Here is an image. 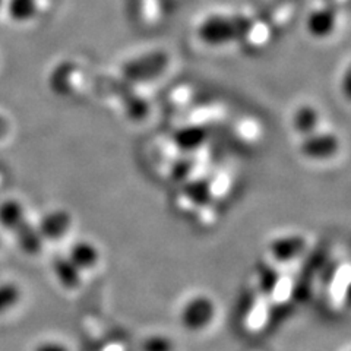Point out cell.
<instances>
[{
	"instance_id": "7a4b0ae2",
	"label": "cell",
	"mask_w": 351,
	"mask_h": 351,
	"mask_svg": "<svg viewBox=\"0 0 351 351\" xmlns=\"http://www.w3.org/2000/svg\"><path fill=\"white\" fill-rule=\"evenodd\" d=\"M341 149V138L332 129L325 126L313 134L300 138L299 151L302 156L315 162H326L338 156Z\"/></svg>"
},
{
	"instance_id": "8992f818",
	"label": "cell",
	"mask_w": 351,
	"mask_h": 351,
	"mask_svg": "<svg viewBox=\"0 0 351 351\" xmlns=\"http://www.w3.org/2000/svg\"><path fill=\"white\" fill-rule=\"evenodd\" d=\"M290 122L294 134L300 139L324 128V113L317 106L303 103L293 110Z\"/></svg>"
},
{
	"instance_id": "5bb4252c",
	"label": "cell",
	"mask_w": 351,
	"mask_h": 351,
	"mask_svg": "<svg viewBox=\"0 0 351 351\" xmlns=\"http://www.w3.org/2000/svg\"><path fill=\"white\" fill-rule=\"evenodd\" d=\"M0 5H2V0H0Z\"/></svg>"
},
{
	"instance_id": "5b68a950",
	"label": "cell",
	"mask_w": 351,
	"mask_h": 351,
	"mask_svg": "<svg viewBox=\"0 0 351 351\" xmlns=\"http://www.w3.org/2000/svg\"><path fill=\"white\" fill-rule=\"evenodd\" d=\"M307 249V239L303 234H282L271 240L268 254L277 263H291L299 259Z\"/></svg>"
},
{
	"instance_id": "ba28073f",
	"label": "cell",
	"mask_w": 351,
	"mask_h": 351,
	"mask_svg": "<svg viewBox=\"0 0 351 351\" xmlns=\"http://www.w3.org/2000/svg\"><path fill=\"white\" fill-rule=\"evenodd\" d=\"M66 256L71 259V262L76 268L81 269L82 272H86V271L94 269L98 263H100L101 252L95 243H93V241L81 239V240H76L71 246Z\"/></svg>"
},
{
	"instance_id": "30bf717a",
	"label": "cell",
	"mask_w": 351,
	"mask_h": 351,
	"mask_svg": "<svg viewBox=\"0 0 351 351\" xmlns=\"http://www.w3.org/2000/svg\"><path fill=\"white\" fill-rule=\"evenodd\" d=\"M38 0H9L10 16L21 22L34 19L38 14Z\"/></svg>"
},
{
	"instance_id": "52a82bcc",
	"label": "cell",
	"mask_w": 351,
	"mask_h": 351,
	"mask_svg": "<svg viewBox=\"0 0 351 351\" xmlns=\"http://www.w3.org/2000/svg\"><path fill=\"white\" fill-rule=\"evenodd\" d=\"M72 215L66 210H53L40 219L37 226L43 240H62L72 228Z\"/></svg>"
},
{
	"instance_id": "7c38bea8",
	"label": "cell",
	"mask_w": 351,
	"mask_h": 351,
	"mask_svg": "<svg viewBox=\"0 0 351 351\" xmlns=\"http://www.w3.org/2000/svg\"><path fill=\"white\" fill-rule=\"evenodd\" d=\"M176 344L173 339L162 334L147 337L141 344V351H174Z\"/></svg>"
},
{
	"instance_id": "8fae6325",
	"label": "cell",
	"mask_w": 351,
	"mask_h": 351,
	"mask_svg": "<svg viewBox=\"0 0 351 351\" xmlns=\"http://www.w3.org/2000/svg\"><path fill=\"white\" fill-rule=\"evenodd\" d=\"M21 300V290L16 284L8 282L0 285V313L16 306Z\"/></svg>"
},
{
	"instance_id": "4fadbf2b",
	"label": "cell",
	"mask_w": 351,
	"mask_h": 351,
	"mask_svg": "<svg viewBox=\"0 0 351 351\" xmlns=\"http://www.w3.org/2000/svg\"><path fill=\"white\" fill-rule=\"evenodd\" d=\"M34 351H71V348L62 341H54V339H50V341L40 343L34 348Z\"/></svg>"
},
{
	"instance_id": "277c9868",
	"label": "cell",
	"mask_w": 351,
	"mask_h": 351,
	"mask_svg": "<svg viewBox=\"0 0 351 351\" xmlns=\"http://www.w3.org/2000/svg\"><path fill=\"white\" fill-rule=\"evenodd\" d=\"M338 22V14L332 8L319 6L307 12L304 18V29L313 40L322 41L335 34Z\"/></svg>"
},
{
	"instance_id": "6da1fadb",
	"label": "cell",
	"mask_w": 351,
	"mask_h": 351,
	"mask_svg": "<svg viewBox=\"0 0 351 351\" xmlns=\"http://www.w3.org/2000/svg\"><path fill=\"white\" fill-rule=\"evenodd\" d=\"M243 31L239 15L228 12H210L195 27L196 38L210 49H221L237 41Z\"/></svg>"
},
{
	"instance_id": "3957f363",
	"label": "cell",
	"mask_w": 351,
	"mask_h": 351,
	"mask_svg": "<svg viewBox=\"0 0 351 351\" xmlns=\"http://www.w3.org/2000/svg\"><path fill=\"white\" fill-rule=\"evenodd\" d=\"M217 315L214 300L206 294L193 295L180 309V324L189 332H201L210 326Z\"/></svg>"
},
{
	"instance_id": "9c48e42d",
	"label": "cell",
	"mask_w": 351,
	"mask_h": 351,
	"mask_svg": "<svg viewBox=\"0 0 351 351\" xmlns=\"http://www.w3.org/2000/svg\"><path fill=\"white\" fill-rule=\"evenodd\" d=\"M53 272L58 278V282L66 290H78L82 285L84 272L76 268L66 255L54 258Z\"/></svg>"
}]
</instances>
